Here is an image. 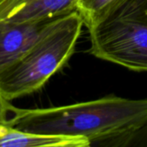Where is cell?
Masks as SVG:
<instances>
[{
	"label": "cell",
	"mask_w": 147,
	"mask_h": 147,
	"mask_svg": "<svg viewBox=\"0 0 147 147\" xmlns=\"http://www.w3.org/2000/svg\"><path fill=\"white\" fill-rule=\"evenodd\" d=\"M6 124L16 129L49 135L81 137L90 144L125 140L147 124V99L115 96L48 109L14 106Z\"/></svg>",
	"instance_id": "obj_1"
},
{
	"label": "cell",
	"mask_w": 147,
	"mask_h": 147,
	"mask_svg": "<svg viewBox=\"0 0 147 147\" xmlns=\"http://www.w3.org/2000/svg\"><path fill=\"white\" fill-rule=\"evenodd\" d=\"M84 20L74 10L51 21L34 44L0 72V93L8 101L44 86L71 57Z\"/></svg>",
	"instance_id": "obj_2"
},
{
	"label": "cell",
	"mask_w": 147,
	"mask_h": 147,
	"mask_svg": "<svg viewBox=\"0 0 147 147\" xmlns=\"http://www.w3.org/2000/svg\"><path fill=\"white\" fill-rule=\"evenodd\" d=\"M87 28L94 56L147 71V0H115Z\"/></svg>",
	"instance_id": "obj_3"
},
{
	"label": "cell",
	"mask_w": 147,
	"mask_h": 147,
	"mask_svg": "<svg viewBox=\"0 0 147 147\" xmlns=\"http://www.w3.org/2000/svg\"><path fill=\"white\" fill-rule=\"evenodd\" d=\"M80 0H0V21L37 22L77 10Z\"/></svg>",
	"instance_id": "obj_4"
},
{
	"label": "cell",
	"mask_w": 147,
	"mask_h": 147,
	"mask_svg": "<svg viewBox=\"0 0 147 147\" xmlns=\"http://www.w3.org/2000/svg\"><path fill=\"white\" fill-rule=\"evenodd\" d=\"M53 20L24 22L0 21V72L32 46Z\"/></svg>",
	"instance_id": "obj_5"
},
{
	"label": "cell",
	"mask_w": 147,
	"mask_h": 147,
	"mask_svg": "<svg viewBox=\"0 0 147 147\" xmlns=\"http://www.w3.org/2000/svg\"><path fill=\"white\" fill-rule=\"evenodd\" d=\"M90 142L81 137L41 134L22 131L7 124L0 127V147H88Z\"/></svg>",
	"instance_id": "obj_6"
},
{
	"label": "cell",
	"mask_w": 147,
	"mask_h": 147,
	"mask_svg": "<svg viewBox=\"0 0 147 147\" xmlns=\"http://www.w3.org/2000/svg\"><path fill=\"white\" fill-rule=\"evenodd\" d=\"M115 0H80L77 11L84 20V24L88 26Z\"/></svg>",
	"instance_id": "obj_7"
},
{
	"label": "cell",
	"mask_w": 147,
	"mask_h": 147,
	"mask_svg": "<svg viewBox=\"0 0 147 147\" xmlns=\"http://www.w3.org/2000/svg\"><path fill=\"white\" fill-rule=\"evenodd\" d=\"M11 104L9 101L6 100L0 93V127L6 124L8 120V114L10 113Z\"/></svg>",
	"instance_id": "obj_8"
}]
</instances>
